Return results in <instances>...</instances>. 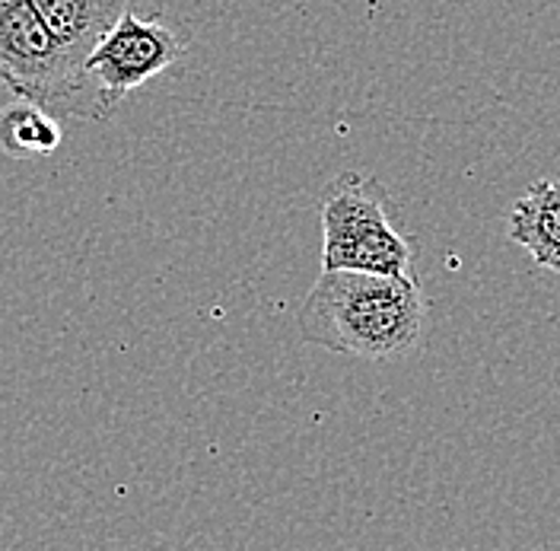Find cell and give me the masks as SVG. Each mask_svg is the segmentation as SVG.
I'll use <instances>...</instances> for the list:
<instances>
[{"label":"cell","instance_id":"obj_3","mask_svg":"<svg viewBox=\"0 0 560 551\" xmlns=\"http://www.w3.org/2000/svg\"><path fill=\"white\" fill-rule=\"evenodd\" d=\"M0 83L55 118L105 122L115 112L26 0H0Z\"/></svg>","mask_w":560,"mask_h":551},{"label":"cell","instance_id":"obj_4","mask_svg":"<svg viewBox=\"0 0 560 551\" xmlns=\"http://www.w3.org/2000/svg\"><path fill=\"white\" fill-rule=\"evenodd\" d=\"M185 48L188 42L166 23L143 16L140 10H128L90 51L83 70L100 87L105 103L118 108L128 93L173 68Z\"/></svg>","mask_w":560,"mask_h":551},{"label":"cell","instance_id":"obj_1","mask_svg":"<svg viewBox=\"0 0 560 551\" xmlns=\"http://www.w3.org/2000/svg\"><path fill=\"white\" fill-rule=\"evenodd\" d=\"M427 310L418 277L322 272L296 325L306 345L360 360H395L420 342Z\"/></svg>","mask_w":560,"mask_h":551},{"label":"cell","instance_id":"obj_6","mask_svg":"<svg viewBox=\"0 0 560 551\" xmlns=\"http://www.w3.org/2000/svg\"><path fill=\"white\" fill-rule=\"evenodd\" d=\"M506 233L538 268L560 275V179H538L525 188L510 210Z\"/></svg>","mask_w":560,"mask_h":551},{"label":"cell","instance_id":"obj_2","mask_svg":"<svg viewBox=\"0 0 560 551\" xmlns=\"http://www.w3.org/2000/svg\"><path fill=\"white\" fill-rule=\"evenodd\" d=\"M322 272L415 275V240L401 233L392 198L376 175H335L322 192Z\"/></svg>","mask_w":560,"mask_h":551},{"label":"cell","instance_id":"obj_7","mask_svg":"<svg viewBox=\"0 0 560 551\" xmlns=\"http://www.w3.org/2000/svg\"><path fill=\"white\" fill-rule=\"evenodd\" d=\"M61 122L42 105L13 100L0 108V150L13 160L48 157L61 147Z\"/></svg>","mask_w":560,"mask_h":551},{"label":"cell","instance_id":"obj_5","mask_svg":"<svg viewBox=\"0 0 560 551\" xmlns=\"http://www.w3.org/2000/svg\"><path fill=\"white\" fill-rule=\"evenodd\" d=\"M38 20L55 35V42L83 68L90 51L103 42V35L125 16L140 10L143 16H160L163 0H26Z\"/></svg>","mask_w":560,"mask_h":551}]
</instances>
